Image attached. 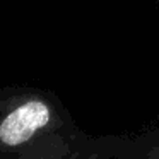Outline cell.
<instances>
[{
  "mask_svg": "<svg viewBox=\"0 0 159 159\" xmlns=\"http://www.w3.org/2000/svg\"><path fill=\"white\" fill-rule=\"evenodd\" d=\"M80 159H113L108 145V137L106 135H99V137L93 139V144L86 151V154Z\"/></svg>",
  "mask_w": 159,
  "mask_h": 159,
  "instance_id": "obj_3",
  "label": "cell"
},
{
  "mask_svg": "<svg viewBox=\"0 0 159 159\" xmlns=\"http://www.w3.org/2000/svg\"><path fill=\"white\" fill-rule=\"evenodd\" d=\"M113 159H159V123L134 135H106Z\"/></svg>",
  "mask_w": 159,
  "mask_h": 159,
  "instance_id": "obj_2",
  "label": "cell"
},
{
  "mask_svg": "<svg viewBox=\"0 0 159 159\" xmlns=\"http://www.w3.org/2000/svg\"><path fill=\"white\" fill-rule=\"evenodd\" d=\"M0 108V159H80L93 144L52 94L11 91Z\"/></svg>",
  "mask_w": 159,
  "mask_h": 159,
  "instance_id": "obj_1",
  "label": "cell"
}]
</instances>
